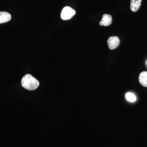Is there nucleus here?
<instances>
[{
	"mask_svg": "<svg viewBox=\"0 0 147 147\" xmlns=\"http://www.w3.org/2000/svg\"><path fill=\"white\" fill-rule=\"evenodd\" d=\"M11 19L10 13L5 11H0V24L8 22Z\"/></svg>",
	"mask_w": 147,
	"mask_h": 147,
	"instance_id": "5",
	"label": "nucleus"
},
{
	"mask_svg": "<svg viewBox=\"0 0 147 147\" xmlns=\"http://www.w3.org/2000/svg\"></svg>",
	"mask_w": 147,
	"mask_h": 147,
	"instance_id": "9",
	"label": "nucleus"
},
{
	"mask_svg": "<svg viewBox=\"0 0 147 147\" xmlns=\"http://www.w3.org/2000/svg\"><path fill=\"white\" fill-rule=\"evenodd\" d=\"M126 99L129 102H134L136 101L137 98L134 94L131 92H128L125 95Z\"/></svg>",
	"mask_w": 147,
	"mask_h": 147,
	"instance_id": "8",
	"label": "nucleus"
},
{
	"mask_svg": "<svg viewBox=\"0 0 147 147\" xmlns=\"http://www.w3.org/2000/svg\"><path fill=\"white\" fill-rule=\"evenodd\" d=\"M142 0H131L130 2V9L133 12H136L139 9Z\"/></svg>",
	"mask_w": 147,
	"mask_h": 147,
	"instance_id": "6",
	"label": "nucleus"
},
{
	"mask_svg": "<svg viewBox=\"0 0 147 147\" xmlns=\"http://www.w3.org/2000/svg\"><path fill=\"white\" fill-rule=\"evenodd\" d=\"M139 82L142 86L147 87V71H144L140 73L139 76Z\"/></svg>",
	"mask_w": 147,
	"mask_h": 147,
	"instance_id": "7",
	"label": "nucleus"
},
{
	"mask_svg": "<svg viewBox=\"0 0 147 147\" xmlns=\"http://www.w3.org/2000/svg\"><path fill=\"white\" fill-rule=\"evenodd\" d=\"M22 86L30 90L36 89L39 86V82L30 74L25 75L21 80Z\"/></svg>",
	"mask_w": 147,
	"mask_h": 147,
	"instance_id": "1",
	"label": "nucleus"
},
{
	"mask_svg": "<svg viewBox=\"0 0 147 147\" xmlns=\"http://www.w3.org/2000/svg\"><path fill=\"white\" fill-rule=\"evenodd\" d=\"M112 16L108 14H104L102 15V19L99 23L100 26H108L112 24Z\"/></svg>",
	"mask_w": 147,
	"mask_h": 147,
	"instance_id": "4",
	"label": "nucleus"
},
{
	"mask_svg": "<svg viewBox=\"0 0 147 147\" xmlns=\"http://www.w3.org/2000/svg\"><path fill=\"white\" fill-rule=\"evenodd\" d=\"M108 47L111 50H114L118 47L120 44V40L117 36L110 37L108 39Z\"/></svg>",
	"mask_w": 147,
	"mask_h": 147,
	"instance_id": "3",
	"label": "nucleus"
},
{
	"mask_svg": "<svg viewBox=\"0 0 147 147\" xmlns=\"http://www.w3.org/2000/svg\"><path fill=\"white\" fill-rule=\"evenodd\" d=\"M76 14V11L73 9L66 6L64 7L61 12V18L63 20H67L70 19Z\"/></svg>",
	"mask_w": 147,
	"mask_h": 147,
	"instance_id": "2",
	"label": "nucleus"
}]
</instances>
